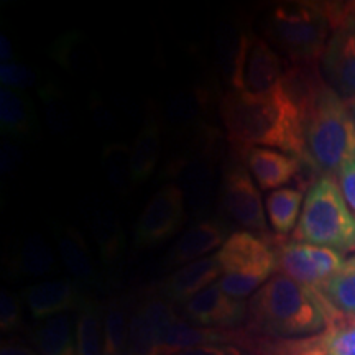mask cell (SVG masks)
<instances>
[{"mask_svg":"<svg viewBox=\"0 0 355 355\" xmlns=\"http://www.w3.org/2000/svg\"><path fill=\"white\" fill-rule=\"evenodd\" d=\"M220 117L237 152L263 146L295 155L308 163L306 102L293 94L283 81L265 94H245L230 89L220 101Z\"/></svg>","mask_w":355,"mask_h":355,"instance_id":"1","label":"cell"},{"mask_svg":"<svg viewBox=\"0 0 355 355\" xmlns=\"http://www.w3.org/2000/svg\"><path fill=\"white\" fill-rule=\"evenodd\" d=\"M245 329L270 339H300L337 326L340 316L321 293L285 275H273L248 300Z\"/></svg>","mask_w":355,"mask_h":355,"instance_id":"2","label":"cell"},{"mask_svg":"<svg viewBox=\"0 0 355 355\" xmlns=\"http://www.w3.org/2000/svg\"><path fill=\"white\" fill-rule=\"evenodd\" d=\"M304 140L309 166L321 175L336 176L355 158V122L347 102L324 79L306 102Z\"/></svg>","mask_w":355,"mask_h":355,"instance_id":"3","label":"cell"},{"mask_svg":"<svg viewBox=\"0 0 355 355\" xmlns=\"http://www.w3.org/2000/svg\"><path fill=\"white\" fill-rule=\"evenodd\" d=\"M332 32L326 2H286L265 19V40L288 64L318 66Z\"/></svg>","mask_w":355,"mask_h":355,"instance_id":"4","label":"cell"},{"mask_svg":"<svg viewBox=\"0 0 355 355\" xmlns=\"http://www.w3.org/2000/svg\"><path fill=\"white\" fill-rule=\"evenodd\" d=\"M291 241L326 247L344 255L355 252V216L336 178L321 175L309 186Z\"/></svg>","mask_w":355,"mask_h":355,"instance_id":"5","label":"cell"},{"mask_svg":"<svg viewBox=\"0 0 355 355\" xmlns=\"http://www.w3.org/2000/svg\"><path fill=\"white\" fill-rule=\"evenodd\" d=\"M273 239L247 230L230 234L216 257L222 268L219 285L235 300L254 296L278 272Z\"/></svg>","mask_w":355,"mask_h":355,"instance_id":"6","label":"cell"},{"mask_svg":"<svg viewBox=\"0 0 355 355\" xmlns=\"http://www.w3.org/2000/svg\"><path fill=\"white\" fill-rule=\"evenodd\" d=\"M288 63L265 37L241 33L230 63V87L245 94H265L285 78Z\"/></svg>","mask_w":355,"mask_h":355,"instance_id":"7","label":"cell"},{"mask_svg":"<svg viewBox=\"0 0 355 355\" xmlns=\"http://www.w3.org/2000/svg\"><path fill=\"white\" fill-rule=\"evenodd\" d=\"M332 32L321 74L343 99L355 97V2H326Z\"/></svg>","mask_w":355,"mask_h":355,"instance_id":"8","label":"cell"},{"mask_svg":"<svg viewBox=\"0 0 355 355\" xmlns=\"http://www.w3.org/2000/svg\"><path fill=\"white\" fill-rule=\"evenodd\" d=\"M272 242L277 250V273L285 275L316 291L334 278L347 260L344 254L326 247L295 241L288 242L277 237Z\"/></svg>","mask_w":355,"mask_h":355,"instance_id":"9","label":"cell"},{"mask_svg":"<svg viewBox=\"0 0 355 355\" xmlns=\"http://www.w3.org/2000/svg\"><path fill=\"white\" fill-rule=\"evenodd\" d=\"M220 202L225 214L247 232L270 239L265 202L250 171L239 159L225 168L220 186Z\"/></svg>","mask_w":355,"mask_h":355,"instance_id":"10","label":"cell"},{"mask_svg":"<svg viewBox=\"0 0 355 355\" xmlns=\"http://www.w3.org/2000/svg\"><path fill=\"white\" fill-rule=\"evenodd\" d=\"M186 216L183 189L178 184L162 186L153 194L137 220L135 242L140 247H152L178 232Z\"/></svg>","mask_w":355,"mask_h":355,"instance_id":"11","label":"cell"},{"mask_svg":"<svg viewBox=\"0 0 355 355\" xmlns=\"http://www.w3.org/2000/svg\"><path fill=\"white\" fill-rule=\"evenodd\" d=\"M178 319L176 304L159 295L146 296L130 316L127 350L130 355H159L163 336Z\"/></svg>","mask_w":355,"mask_h":355,"instance_id":"12","label":"cell"},{"mask_svg":"<svg viewBox=\"0 0 355 355\" xmlns=\"http://www.w3.org/2000/svg\"><path fill=\"white\" fill-rule=\"evenodd\" d=\"M181 318L194 326L214 329H241L245 326L248 304L222 290L219 282L181 304Z\"/></svg>","mask_w":355,"mask_h":355,"instance_id":"13","label":"cell"},{"mask_svg":"<svg viewBox=\"0 0 355 355\" xmlns=\"http://www.w3.org/2000/svg\"><path fill=\"white\" fill-rule=\"evenodd\" d=\"M247 170L261 191H275L291 183L303 166H309L295 155L273 148L254 146L242 152Z\"/></svg>","mask_w":355,"mask_h":355,"instance_id":"14","label":"cell"},{"mask_svg":"<svg viewBox=\"0 0 355 355\" xmlns=\"http://www.w3.org/2000/svg\"><path fill=\"white\" fill-rule=\"evenodd\" d=\"M222 277V268L216 255L181 266L159 283L158 295L173 304H183L198 293L214 285Z\"/></svg>","mask_w":355,"mask_h":355,"instance_id":"15","label":"cell"},{"mask_svg":"<svg viewBox=\"0 0 355 355\" xmlns=\"http://www.w3.org/2000/svg\"><path fill=\"white\" fill-rule=\"evenodd\" d=\"M227 239V229L219 220H198L170 248L166 261L170 265H188L206 259L211 252L224 245Z\"/></svg>","mask_w":355,"mask_h":355,"instance_id":"16","label":"cell"},{"mask_svg":"<svg viewBox=\"0 0 355 355\" xmlns=\"http://www.w3.org/2000/svg\"><path fill=\"white\" fill-rule=\"evenodd\" d=\"M24 300L30 314L40 321H46L64 311L81 308L84 303L78 286L69 279H50L28 286L24 293Z\"/></svg>","mask_w":355,"mask_h":355,"instance_id":"17","label":"cell"},{"mask_svg":"<svg viewBox=\"0 0 355 355\" xmlns=\"http://www.w3.org/2000/svg\"><path fill=\"white\" fill-rule=\"evenodd\" d=\"M303 193L301 186H285L265 196V214L277 239H286L295 232L303 211Z\"/></svg>","mask_w":355,"mask_h":355,"instance_id":"18","label":"cell"},{"mask_svg":"<svg viewBox=\"0 0 355 355\" xmlns=\"http://www.w3.org/2000/svg\"><path fill=\"white\" fill-rule=\"evenodd\" d=\"M162 152V132L157 117L148 114L130 146V171L133 184L144 183L157 168Z\"/></svg>","mask_w":355,"mask_h":355,"instance_id":"19","label":"cell"},{"mask_svg":"<svg viewBox=\"0 0 355 355\" xmlns=\"http://www.w3.org/2000/svg\"><path fill=\"white\" fill-rule=\"evenodd\" d=\"M32 339L40 355H78L76 326L71 324L66 314L43 321L35 329Z\"/></svg>","mask_w":355,"mask_h":355,"instance_id":"20","label":"cell"},{"mask_svg":"<svg viewBox=\"0 0 355 355\" xmlns=\"http://www.w3.org/2000/svg\"><path fill=\"white\" fill-rule=\"evenodd\" d=\"M105 308L96 301H84L76 319L78 355H104Z\"/></svg>","mask_w":355,"mask_h":355,"instance_id":"21","label":"cell"},{"mask_svg":"<svg viewBox=\"0 0 355 355\" xmlns=\"http://www.w3.org/2000/svg\"><path fill=\"white\" fill-rule=\"evenodd\" d=\"M321 296L345 319L355 318V255L345 260L340 272L321 290Z\"/></svg>","mask_w":355,"mask_h":355,"instance_id":"22","label":"cell"},{"mask_svg":"<svg viewBox=\"0 0 355 355\" xmlns=\"http://www.w3.org/2000/svg\"><path fill=\"white\" fill-rule=\"evenodd\" d=\"M58 250H60L61 261L74 278L83 279V282L94 278V261L81 234H78L74 229L61 230L58 235Z\"/></svg>","mask_w":355,"mask_h":355,"instance_id":"23","label":"cell"},{"mask_svg":"<svg viewBox=\"0 0 355 355\" xmlns=\"http://www.w3.org/2000/svg\"><path fill=\"white\" fill-rule=\"evenodd\" d=\"M130 318L125 308L112 301L105 308L104 316V355H119L125 352L128 345Z\"/></svg>","mask_w":355,"mask_h":355,"instance_id":"24","label":"cell"},{"mask_svg":"<svg viewBox=\"0 0 355 355\" xmlns=\"http://www.w3.org/2000/svg\"><path fill=\"white\" fill-rule=\"evenodd\" d=\"M0 127L7 135H24L30 130V112L25 101L8 87H0Z\"/></svg>","mask_w":355,"mask_h":355,"instance_id":"25","label":"cell"},{"mask_svg":"<svg viewBox=\"0 0 355 355\" xmlns=\"http://www.w3.org/2000/svg\"><path fill=\"white\" fill-rule=\"evenodd\" d=\"M19 265L20 272L33 275V277H42V275L51 272L53 265H55V257H53L50 247L44 243L43 239L33 234L21 243Z\"/></svg>","mask_w":355,"mask_h":355,"instance_id":"26","label":"cell"},{"mask_svg":"<svg viewBox=\"0 0 355 355\" xmlns=\"http://www.w3.org/2000/svg\"><path fill=\"white\" fill-rule=\"evenodd\" d=\"M92 234H94L97 245L101 248L102 259L105 261L115 259L122 241V232L117 216L107 209L96 212L94 220H92Z\"/></svg>","mask_w":355,"mask_h":355,"instance_id":"27","label":"cell"},{"mask_svg":"<svg viewBox=\"0 0 355 355\" xmlns=\"http://www.w3.org/2000/svg\"><path fill=\"white\" fill-rule=\"evenodd\" d=\"M104 170L110 186L115 191H127L128 184H133L130 171V146L114 144L104 150Z\"/></svg>","mask_w":355,"mask_h":355,"instance_id":"28","label":"cell"},{"mask_svg":"<svg viewBox=\"0 0 355 355\" xmlns=\"http://www.w3.org/2000/svg\"><path fill=\"white\" fill-rule=\"evenodd\" d=\"M211 170L209 163L206 162H196L193 165H189L188 173H186L184 184L189 193V206L193 202V206H201L206 201V198L211 193Z\"/></svg>","mask_w":355,"mask_h":355,"instance_id":"29","label":"cell"},{"mask_svg":"<svg viewBox=\"0 0 355 355\" xmlns=\"http://www.w3.org/2000/svg\"><path fill=\"white\" fill-rule=\"evenodd\" d=\"M327 355H355V318L331 327Z\"/></svg>","mask_w":355,"mask_h":355,"instance_id":"30","label":"cell"},{"mask_svg":"<svg viewBox=\"0 0 355 355\" xmlns=\"http://www.w3.org/2000/svg\"><path fill=\"white\" fill-rule=\"evenodd\" d=\"M0 327L3 332H12L21 327L20 301L7 290H2L0 295Z\"/></svg>","mask_w":355,"mask_h":355,"instance_id":"31","label":"cell"},{"mask_svg":"<svg viewBox=\"0 0 355 355\" xmlns=\"http://www.w3.org/2000/svg\"><path fill=\"white\" fill-rule=\"evenodd\" d=\"M0 81L3 87H30L35 84V74L32 69L20 63H2L0 66Z\"/></svg>","mask_w":355,"mask_h":355,"instance_id":"32","label":"cell"},{"mask_svg":"<svg viewBox=\"0 0 355 355\" xmlns=\"http://www.w3.org/2000/svg\"><path fill=\"white\" fill-rule=\"evenodd\" d=\"M336 181L339 184L340 193L355 216V158L349 159L345 165L337 171Z\"/></svg>","mask_w":355,"mask_h":355,"instance_id":"33","label":"cell"},{"mask_svg":"<svg viewBox=\"0 0 355 355\" xmlns=\"http://www.w3.org/2000/svg\"><path fill=\"white\" fill-rule=\"evenodd\" d=\"M173 355H252V354L245 349L239 347V345H207V347L189 349Z\"/></svg>","mask_w":355,"mask_h":355,"instance_id":"34","label":"cell"},{"mask_svg":"<svg viewBox=\"0 0 355 355\" xmlns=\"http://www.w3.org/2000/svg\"><path fill=\"white\" fill-rule=\"evenodd\" d=\"M0 163H2V173H10L19 166L20 163V153L15 145L10 141H3L2 144V153H0Z\"/></svg>","mask_w":355,"mask_h":355,"instance_id":"35","label":"cell"},{"mask_svg":"<svg viewBox=\"0 0 355 355\" xmlns=\"http://www.w3.org/2000/svg\"><path fill=\"white\" fill-rule=\"evenodd\" d=\"M0 355H40V354L37 352V350L28 349L24 344L8 340V343L2 344V350H0Z\"/></svg>","mask_w":355,"mask_h":355,"instance_id":"36","label":"cell"},{"mask_svg":"<svg viewBox=\"0 0 355 355\" xmlns=\"http://www.w3.org/2000/svg\"><path fill=\"white\" fill-rule=\"evenodd\" d=\"M0 58L2 63H13V46L6 35H0Z\"/></svg>","mask_w":355,"mask_h":355,"instance_id":"37","label":"cell"},{"mask_svg":"<svg viewBox=\"0 0 355 355\" xmlns=\"http://www.w3.org/2000/svg\"><path fill=\"white\" fill-rule=\"evenodd\" d=\"M345 102H347L349 112H350V115H352V119H354V122H355V97H350V99H345Z\"/></svg>","mask_w":355,"mask_h":355,"instance_id":"38","label":"cell"},{"mask_svg":"<svg viewBox=\"0 0 355 355\" xmlns=\"http://www.w3.org/2000/svg\"><path fill=\"white\" fill-rule=\"evenodd\" d=\"M119 355H130V352H128V350H125V352H122V354H119Z\"/></svg>","mask_w":355,"mask_h":355,"instance_id":"39","label":"cell"}]
</instances>
